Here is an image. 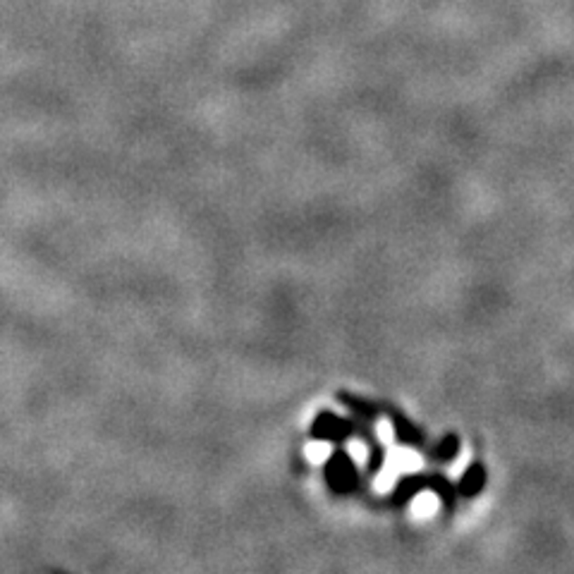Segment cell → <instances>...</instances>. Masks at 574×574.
<instances>
[{"label":"cell","instance_id":"6da1fadb","mask_svg":"<svg viewBox=\"0 0 574 574\" xmlns=\"http://www.w3.org/2000/svg\"><path fill=\"white\" fill-rule=\"evenodd\" d=\"M436 510H438L436 493L426 491V493L416 495V501H414V515L416 517H431L433 512H436Z\"/></svg>","mask_w":574,"mask_h":574},{"label":"cell","instance_id":"7a4b0ae2","mask_svg":"<svg viewBox=\"0 0 574 574\" xmlns=\"http://www.w3.org/2000/svg\"><path fill=\"white\" fill-rule=\"evenodd\" d=\"M390 455L395 457L400 472H414V469H419V464H422L419 455L412 452V450H400V452H390Z\"/></svg>","mask_w":574,"mask_h":574},{"label":"cell","instance_id":"3957f363","mask_svg":"<svg viewBox=\"0 0 574 574\" xmlns=\"http://www.w3.org/2000/svg\"><path fill=\"white\" fill-rule=\"evenodd\" d=\"M328 455H330L328 443H309V445H306V457H309L311 462H324Z\"/></svg>","mask_w":574,"mask_h":574},{"label":"cell","instance_id":"277c9868","mask_svg":"<svg viewBox=\"0 0 574 574\" xmlns=\"http://www.w3.org/2000/svg\"><path fill=\"white\" fill-rule=\"evenodd\" d=\"M350 452L352 457H355V462H366V457H369V450H366V445H362V443H352Z\"/></svg>","mask_w":574,"mask_h":574},{"label":"cell","instance_id":"5b68a950","mask_svg":"<svg viewBox=\"0 0 574 574\" xmlns=\"http://www.w3.org/2000/svg\"><path fill=\"white\" fill-rule=\"evenodd\" d=\"M378 436L388 441V438H390V426H388V423H381V426H378Z\"/></svg>","mask_w":574,"mask_h":574}]
</instances>
